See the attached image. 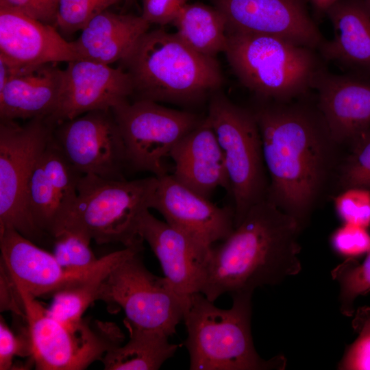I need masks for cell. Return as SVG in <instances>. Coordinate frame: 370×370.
<instances>
[{
	"mask_svg": "<svg viewBox=\"0 0 370 370\" xmlns=\"http://www.w3.org/2000/svg\"><path fill=\"white\" fill-rule=\"evenodd\" d=\"M310 95L286 101L258 100L252 110L270 177L267 199L301 224L339 165V145Z\"/></svg>",
	"mask_w": 370,
	"mask_h": 370,
	"instance_id": "1",
	"label": "cell"
},
{
	"mask_svg": "<svg viewBox=\"0 0 370 370\" xmlns=\"http://www.w3.org/2000/svg\"><path fill=\"white\" fill-rule=\"evenodd\" d=\"M301 225L267 198L254 205L225 239L210 247L201 293L214 302L223 294L253 293L298 274Z\"/></svg>",
	"mask_w": 370,
	"mask_h": 370,
	"instance_id": "2",
	"label": "cell"
},
{
	"mask_svg": "<svg viewBox=\"0 0 370 370\" xmlns=\"http://www.w3.org/2000/svg\"><path fill=\"white\" fill-rule=\"evenodd\" d=\"M121 62L135 100L195 104L223 83L214 58L199 53L162 29L145 32Z\"/></svg>",
	"mask_w": 370,
	"mask_h": 370,
	"instance_id": "3",
	"label": "cell"
},
{
	"mask_svg": "<svg viewBox=\"0 0 370 370\" xmlns=\"http://www.w3.org/2000/svg\"><path fill=\"white\" fill-rule=\"evenodd\" d=\"M225 53L239 82L258 100L286 101L310 93L327 69L317 49L282 37L227 32Z\"/></svg>",
	"mask_w": 370,
	"mask_h": 370,
	"instance_id": "4",
	"label": "cell"
},
{
	"mask_svg": "<svg viewBox=\"0 0 370 370\" xmlns=\"http://www.w3.org/2000/svg\"><path fill=\"white\" fill-rule=\"evenodd\" d=\"M252 293L232 295L229 309L217 307L201 293L191 295L184 313L188 336L185 345L190 370L284 369L286 360H268L257 353L251 336Z\"/></svg>",
	"mask_w": 370,
	"mask_h": 370,
	"instance_id": "5",
	"label": "cell"
},
{
	"mask_svg": "<svg viewBox=\"0 0 370 370\" xmlns=\"http://www.w3.org/2000/svg\"><path fill=\"white\" fill-rule=\"evenodd\" d=\"M156 182L154 175L127 180L83 175L64 229L82 230L100 245L121 243L130 247L143 242L139 229L150 209Z\"/></svg>",
	"mask_w": 370,
	"mask_h": 370,
	"instance_id": "6",
	"label": "cell"
},
{
	"mask_svg": "<svg viewBox=\"0 0 370 370\" xmlns=\"http://www.w3.org/2000/svg\"><path fill=\"white\" fill-rule=\"evenodd\" d=\"M14 286L22 304L30 359L36 369H85L123 344L125 336L114 323L86 318L73 325L63 323L52 317L36 298Z\"/></svg>",
	"mask_w": 370,
	"mask_h": 370,
	"instance_id": "7",
	"label": "cell"
},
{
	"mask_svg": "<svg viewBox=\"0 0 370 370\" xmlns=\"http://www.w3.org/2000/svg\"><path fill=\"white\" fill-rule=\"evenodd\" d=\"M207 117L224 156L236 227L254 205L267 198L269 183L259 127L252 110L217 91L211 95Z\"/></svg>",
	"mask_w": 370,
	"mask_h": 370,
	"instance_id": "8",
	"label": "cell"
},
{
	"mask_svg": "<svg viewBox=\"0 0 370 370\" xmlns=\"http://www.w3.org/2000/svg\"><path fill=\"white\" fill-rule=\"evenodd\" d=\"M53 130L45 118L23 125L14 120L0 122V229L12 228L36 244L46 239L27 210V187Z\"/></svg>",
	"mask_w": 370,
	"mask_h": 370,
	"instance_id": "9",
	"label": "cell"
},
{
	"mask_svg": "<svg viewBox=\"0 0 370 370\" xmlns=\"http://www.w3.org/2000/svg\"><path fill=\"white\" fill-rule=\"evenodd\" d=\"M142 251L132 254L110 272L97 300L106 303L112 311L123 310L125 319L138 326L171 336L183 320L186 301L164 277L145 267Z\"/></svg>",
	"mask_w": 370,
	"mask_h": 370,
	"instance_id": "10",
	"label": "cell"
},
{
	"mask_svg": "<svg viewBox=\"0 0 370 370\" xmlns=\"http://www.w3.org/2000/svg\"><path fill=\"white\" fill-rule=\"evenodd\" d=\"M126 149L128 167L160 177L177 143L203 119L148 100L125 101L112 109Z\"/></svg>",
	"mask_w": 370,
	"mask_h": 370,
	"instance_id": "11",
	"label": "cell"
},
{
	"mask_svg": "<svg viewBox=\"0 0 370 370\" xmlns=\"http://www.w3.org/2000/svg\"><path fill=\"white\" fill-rule=\"evenodd\" d=\"M52 139L82 174L125 179L126 149L112 110L90 111L58 123L53 127Z\"/></svg>",
	"mask_w": 370,
	"mask_h": 370,
	"instance_id": "12",
	"label": "cell"
},
{
	"mask_svg": "<svg viewBox=\"0 0 370 370\" xmlns=\"http://www.w3.org/2000/svg\"><path fill=\"white\" fill-rule=\"evenodd\" d=\"M133 87L121 68L88 59L67 62L58 106L45 120L52 127L86 112L112 110L128 101Z\"/></svg>",
	"mask_w": 370,
	"mask_h": 370,
	"instance_id": "13",
	"label": "cell"
},
{
	"mask_svg": "<svg viewBox=\"0 0 370 370\" xmlns=\"http://www.w3.org/2000/svg\"><path fill=\"white\" fill-rule=\"evenodd\" d=\"M151 208L170 225L207 248L225 239L235 228L233 207L215 205L169 173L157 177Z\"/></svg>",
	"mask_w": 370,
	"mask_h": 370,
	"instance_id": "14",
	"label": "cell"
},
{
	"mask_svg": "<svg viewBox=\"0 0 370 370\" xmlns=\"http://www.w3.org/2000/svg\"><path fill=\"white\" fill-rule=\"evenodd\" d=\"M1 266L16 286L35 298L56 293L84 280L101 264L67 269L50 253L12 228L0 229Z\"/></svg>",
	"mask_w": 370,
	"mask_h": 370,
	"instance_id": "15",
	"label": "cell"
},
{
	"mask_svg": "<svg viewBox=\"0 0 370 370\" xmlns=\"http://www.w3.org/2000/svg\"><path fill=\"white\" fill-rule=\"evenodd\" d=\"M227 32L276 36L319 49L325 41L306 0H217Z\"/></svg>",
	"mask_w": 370,
	"mask_h": 370,
	"instance_id": "16",
	"label": "cell"
},
{
	"mask_svg": "<svg viewBox=\"0 0 370 370\" xmlns=\"http://www.w3.org/2000/svg\"><path fill=\"white\" fill-rule=\"evenodd\" d=\"M139 234L158 259L164 278L184 300L201 293L210 248L199 244L166 221L147 211L143 216Z\"/></svg>",
	"mask_w": 370,
	"mask_h": 370,
	"instance_id": "17",
	"label": "cell"
},
{
	"mask_svg": "<svg viewBox=\"0 0 370 370\" xmlns=\"http://www.w3.org/2000/svg\"><path fill=\"white\" fill-rule=\"evenodd\" d=\"M0 59L10 67L69 62L80 59L73 42L52 25L0 7Z\"/></svg>",
	"mask_w": 370,
	"mask_h": 370,
	"instance_id": "18",
	"label": "cell"
},
{
	"mask_svg": "<svg viewBox=\"0 0 370 370\" xmlns=\"http://www.w3.org/2000/svg\"><path fill=\"white\" fill-rule=\"evenodd\" d=\"M314 90L319 109L337 144L349 145L370 127V77L338 75L326 69Z\"/></svg>",
	"mask_w": 370,
	"mask_h": 370,
	"instance_id": "19",
	"label": "cell"
},
{
	"mask_svg": "<svg viewBox=\"0 0 370 370\" xmlns=\"http://www.w3.org/2000/svg\"><path fill=\"white\" fill-rule=\"evenodd\" d=\"M172 175L180 183L210 199L218 188L230 193L224 156L206 117L173 147Z\"/></svg>",
	"mask_w": 370,
	"mask_h": 370,
	"instance_id": "20",
	"label": "cell"
},
{
	"mask_svg": "<svg viewBox=\"0 0 370 370\" xmlns=\"http://www.w3.org/2000/svg\"><path fill=\"white\" fill-rule=\"evenodd\" d=\"M8 66V78L0 89L1 120L46 119L51 115L61 95L64 69L57 63Z\"/></svg>",
	"mask_w": 370,
	"mask_h": 370,
	"instance_id": "21",
	"label": "cell"
},
{
	"mask_svg": "<svg viewBox=\"0 0 370 370\" xmlns=\"http://www.w3.org/2000/svg\"><path fill=\"white\" fill-rule=\"evenodd\" d=\"M325 14L334 36L318 49L323 60L347 73L370 77V5L366 0H338Z\"/></svg>",
	"mask_w": 370,
	"mask_h": 370,
	"instance_id": "22",
	"label": "cell"
},
{
	"mask_svg": "<svg viewBox=\"0 0 370 370\" xmlns=\"http://www.w3.org/2000/svg\"><path fill=\"white\" fill-rule=\"evenodd\" d=\"M149 25L142 16L106 10L90 18L72 42L80 58L110 65L121 61Z\"/></svg>",
	"mask_w": 370,
	"mask_h": 370,
	"instance_id": "23",
	"label": "cell"
},
{
	"mask_svg": "<svg viewBox=\"0 0 370 370\" xmlns=\"http://www.w3.org/2000/svg\"><path fill=\"white\" fill-rule=\"evenodd\" d=\"M123 322L130 339L106 354L101 360L104 369H159L177 351L178 345L169 343L164 332L138 326L126 319Z\"/></svg>",
	"mask_w": 370,
	"mask_h": 370,
	"instance_id": "24",
	"label": "cell"
},
{
	"mask_svg": "<svg viewBox=\"0 0 370 370\" xmlns=\"http://www.w3.org/2000/svg\"><path fill=\"white\" fill-rule=\"evenodd\" d=\"M143 249L141 242L102 256L99 266L87 278L53 295L52 303L47 308L49 314L65 324L79 322L86 309L97 300L101 285L110 272L125 258Z\"/></svg>",
	"mask_w": 370,
	"mask_h": 370,
	"instance_id": "25",
	"label": "cell"
},
{
	"mask_svg": "<svg viewBox=\"0 0 370 370\" xmlns=\"http://www.w3.org/2000/svg\"><path fill=\"white\" fill-rule=\"evenodd\" d=\"M176 35L188 47L214 58L225 52L227 42L226 21L217 8L195 3H186L172 22Z\"/></svg>",
	"mask_w": 370,
	"mask_h": 370,
	"instance_id": "26",
	"label": "cell"
},
{
	"mask_svg": "<svg viewBox=\"0 0 370 370\" xmlns=\"http://www.w3.org/2000/svg\"><path fill=\"white\" fill-rule=\"evenodd\" d=\"M40 160L58 196L66 226L77 199L78 183L83 174L71 165L52 138Z\"/></svg>",
	"mask_w": 370,
	"mask_h": 370,
	"instance_id": "27",
	"label": "cell"
},
{
	"mask_svg": "<svg viewBox=\"0 0 370 370\" xmlns=\"http://www.w3.org/2000/svg\"><path fill=\"white\" fill-rule=\"evenodd\" d=\"M331 275L339 284L341 313L352 317L355 299L370 292V252L361 263L357 258H346L332 271Z\"/></svg>",
	"mask_w": 370,
	"mask_h": 370,
	"instance_id": "28",
	"label": "cell"
},
{
	"mask_svg": "<svg viewBox=\"0 0 370 370\" xmlns=\"http://www.w3.org/2000/svg\"><path fill=\"white\" fill-rule=\"evenodd\" d=\"M350 149L339 163V186L344 190L361 187L370 190V127L354 138Z\"/></svg>",
	"mask_w": 370,
	"mask_h": 370,
	"instance_id": "29",
	"label": "cell"
},
{
	"mask_svg": "<svg viewBox=\"0 0 370 370\" xmlns=\"http://www.w3.org/2000/svg\"><path fill=\"white\" fill-rule=\"evenodd\" d=\"M91 241L82 230L66 228L52 239V254L64 268H86L95 264L99 259L90 248Z\"/></svg>",
	"mask_w": 370,
	"mask_h": 370,
	"instance_id": "30",
	"label": "cell"
},
{
	"mask_svg": "<svg viewBox=\"0 0 370 370\" xmlns=\"http://www.w3.org/2000/svg\"><path fill=\"white\" fill-rule=\"evenodd\" d=\"M121 0H59L55 27L64 34L80 31L95 15Z\"/></svg>",
	"mask_w": 370,
	"mask_h": 370,
	"instance_id": "31",
	"label": "cell"
},
{
	"mask_svg": "<svg viewBox=\"0 0 370 370\" xmlns=\"http://www.w3.org/2000/svg\"><path fill=\"white\" fill-rule=\"evenodd\" d=\"M354 314L352 325L358 336L347 347L338 369L370 370V306L360 307Z\"/></svg>",
	"mask_w": 370,
	"mask_h": 370,
	"instance_id": "32",
	"label": "cell"
},
{
	"mask_svg": "<svg viewBox=\"0 0 370 370\" xmlns=\"http://www.w3.org/2000/svg\"><path fill=\"white\" fill-rule=\"evenodd\" d=\"M337 214L343 223L370 226V190L361 187L344 189L334 199Z\"/></svg>",
	"mask_w": 370,
	"mask_h": 370,
	"instance_id": "33",
	"label": "cell"
},
{
	"mask_svg": "<svg viewBox=\"0 0 370 370\" xmlns=\"http://www.w3.org/2000/svg\"><path fill=\"white\" fill-rule=\"evenodd\" d=\"M333 249L346 258H358L370 252V232L368 228L345 224L331 235Z\"/></svg>",
	"mask_w": 370,
	"mask_h": 370,
	"instance_id": "34",
	"label": "cell"
},
{
	"mask_svg": "<svg viewBox=\"0 0 370 370\" xmlns=\"http://www.w3.org/2000/svg\"><path fill=\"white\" fill-rule=\"evenodd\" d=\"M32 357L28 330L26 327L19 334H15L3 317L0 319V370L14 368L16 356Z\"/></svg>",
	"mask_w": 370,
	"mask_h": 370,
	"instance_id": "35",
	"label": "cell"
},
{
	"mask_svg": "<svg viewBox=\"0 0 370 370\" xmlns=\"http://www.w3.org/2000/svg\"><path fill=\"white\" fill-rule=\"evenodd\" d=\"M59 0H0V7L19 11L55 26Z\"/></svg>",
	"mask_w": 370,
	"mask_h": 370,
	"instance_id": "36",
	"label": "cell"
},
{
	"mask_svg": "<svg viewBox=\"0 0 370 370\" xmlns=\"http://www.w3.org/2000/svg\"><path fill=\"white\" fill-rule=\"evenodd\" d=\"M188 0H143L142 17L149 24L172 23Z\"/></svg>",
	"mask_w": 370,
	"mask_h": 370,
	"instance_id": "37",
	"label": "cell"
},
{
	"mask_svg": "<svg viewBox=\"0 0 370 370\" xmlns=\"http://www.w3.org/2000/svg\"><path fill=\"white\" fill-rule=\"evenodd\" d=\"M319 14L325 13L327 10L338 0H310Z\"/></svg>",
	"mask_w": 370,
	"mask_h": 370,
	"instance_id": "38",
	"label": "cell"
},
{
	"mask_svg": "<svg viewBox=\"0 0 370 370\" xmlns=\"http://www.w3.org/2000/svg\"><path fill=\"white\" fill-rule=\"evenodd\" d=\"M366 1L370 5V0H366Z\"/></svg>",
	"mask_w": 370,
	"mask_h": 370,
	"instance_id": "39",
	"label": "cell"
}]
</instances>
